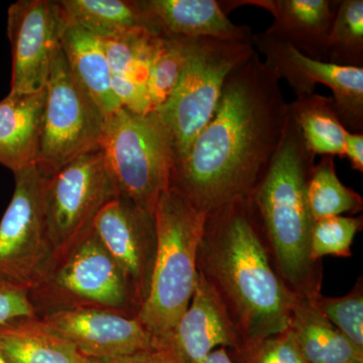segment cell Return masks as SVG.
Segmentation results:
<instances>
[{
  "instance_id": "cell-6",
  "label": "cell",
  "mask_w": 363,
  "mask_h": 363,
  "mask_svg": "<svg viewBox=\"0 0 363 363\" xmlns=\"http://www.w3.org/2000/svg\"><path fill=\"white\" fill-rule=\"evenodd\" d=\"M98 145L119 196L155 216L175 167L171 136L159 116L121 107L105 118Z\"/></svg>"
},
{
  "instance_id": "cell-3",
  "label": "cell",
  "mask_w": 363,
  "mask_h": 363,
  "mask_svg": "<svg viewBox=\"0 0 363 363\" xmlns=\"http://www.w3.org/2000/svg\"><path fill=\"white\" fill-rule=\"evenodd\" d=\"M314 159L288 106L283 138L252 197L279 276L294 295L308 300L321 295L322 281L310 247L315 221L307 188Z\"/></svg>"
},
{
  "instance_id": "cell-32",
  "label": "cell",
  "mask_w": 363,
  "mask_h": 363,
  "mask_svg": "<svg viewBox=\"0 0 363 363\" xmlns=\"http://www.w3.org/2000/svg\"><path fill=\"white\" fill-rule=\"evenodd\" d=\"M355 171L363 173V133L348 131L344 142V156Z\"/></svg>"
},
{
  "instance_id": "cell-35",
  "label": "cell",
  "mask_w": 363,
  "mask_h": 363,
  "mask_svg": "<svg viewBox=\"0 0 363 363\" xmlns=\"http://www.w3.org/2000/svg\"><path fill=\"white\" fill-rule=\"evenodd\" d=\"M0 363H11L7 362L6 358L4 357V355L1 354V352H0Z\"/></svg>"
},
{
  "instance_id": "cell-7",
  "label": "cell",
  "mask_w": 363,
  "mask_h": 363,
  "mask_svg": "<svg viewBox=\"0 0 363 363\" xmlns=\"http://www.w3.org/2000/svg\"><path fill=\"white\" fill-rule=\"evenodd\" d=\"M255 52L252 44L193 39L187 65L166 102L155 111L168 130L175 167L213 116L227 76Z\"/></svg>"
},
{
  "instance_id": "cell-2",
  "label": "cell",
  "mask_w": 363,
  "mask_h": 363,
  "mask_svg": "<svg viewBox=\"0 0 363 363\" xmlns=\"http://www.w3.org/2000/svg\"><path fill=\"white\" fill-rule=\"evenodd\" d=\"M252 199L207 216L198 250V272L212 286L238 338L240 354L290 328L297 296L272 264Z\"/></svg>"
},
{
  "instance_id": "cell-24",
  "label": "cell",
  "mask_w": 363,
  "mask_h": 363,
  "mask_svg": "<svg viewBox=\"0 0 363 363\" xmlns=\"http://www.w3.org/2000/svg\"><path fill=\"white\" fill-rule=\"evenodd\" d=\"M289 107L306 145L315 156H344V142L348 130L339 118L332 97L314 93L296 98Z\"/></svg>"
},
{
  "instance_id": "cell-11",
  "label": "cell",
  "mask_w": 363,
  "mask_h": 363,
  "mask_svg": "<svg viewBox=\"0 0 363 363\" xmlns=\"http://www.w3.org/2000/svg\"><path fill=\"white\" fill-rule=\"evenodd\" d=\"M252 45L296 98L314 94L317 84L328 87L344 128L363 133V68L317 61L264 33H253Z\"/></svg>"
},
{
  "instance_id": "cell-21",
  "label": "cell",
  "mask_w": 363,
  "mask_h": 363,
  "mask_svg": "<svg viewBox=\"0 0 363 363\" xmlns=\"http://www.w3.org/2000/svg\"><path fill=\"white\" fill-rule=\"evenodd\" d=\"M0 352L11 363H88L73 344L38 317L0 324Z\"/></svg>"
},
{
  "instance_id": "cell-20",
  "label": "cell",
  "mask_w": 363,
  "mask_h": 363,
  "mask_svg": "<svg viewBox=\"0 0 363 363\" xmlns=\"http://www.w3.org/2000/svg\"><path fill=\"white\" fill-rule=\"evenodd\" d=\"M72 75L105 118L121 108L112 90L104 40L78 26H65L60 40Z\"/></svg>"
},
{
  "instance_id": "cell-29",
  "label": "cell",
  "mask_w": 363,
  "mask_h": 363,
  "mask_svg": "<svg viewBox=\"0 0 363 363\" xmlns=\"http://www.w3.org/2000/svg\"><path fill=\"white\" fill-rule=\"evenodd\" d=\"M363 217L332 216L315 221L311 235V257L321 262L322 257H350L355 235L362 231Z\"/></svg>"
},
{
  "instance_id": "cell-22",
  "label": "cell",
  "mask_w": 363,
  "mask_h": 363,
  "mask_svg": "<svg viewBox=\"0 0 363 363\" xmlns=\"http://www.w3.org/2000/svg\"><path fill=\"white\" fill-rule=\"evenodd\" d=\"M290 329L308 363H350L363 357L362 351L322 316L308 298L297 297Z\"/></svg>"
},
{
  "instance_id": "cell-17",
  "label": "cell",
  "mask_w": 363,
  "mask_h": 363,
  "mask_svg": "<svg viewBox=\"0 0 363 363\" xmlns=\"http://www.w3.org/2000/svg\"><path fill=\"white\" fill-rule=\"evenodd\" d=\"M339 1L331 0H231L220 1L226 14L240 6L266 9L274 23L264 32L309 58L326 62V44Z\"/></svg>"
},
{
  "instance_id": "cell-1",
  "label": "cell",
  "mask_w": 363,
  "mask_h": 363,
  "mask_svg": "<svg viewBox=\"0 0 363 363\" xmlns=\"http://www.w3.org/2000/svg\"><path fill=\"white\" fill-rule=\"evenodd\" d=\"M278 74L255 51L227 76L213 116L173 169L169 187L209 216L252 199L285 130Z\"/></svg>"
},
{
  "instance_id": "cell-26",
  "label": "cell",
  "mask_w": 363,
  "mask_h": 363,
  "mask_svg": "<svg viewBox=\"0 0 363 363\" xmlns=\"http://www.w3.org/2000/svg\"><path fill=\"white\" fill-rule=\"evenodd\" d=\"M326 62L363 68V1H339L326 44Z\"/></svg>"
},
{
  "instance_id": "cell-19",
  "label": "cell",
  "mask_w": 363,
  "mask_h": 363,
  "mask_svg": "<svg viewBox=\"0 0 363 363\" xmlns=\"http://www.w3.org/2000/svg\"><path fill=\"white\" fill-rule=\"evenodd\" d=\"M45 104V88L0 101V164L13 174L39 162Z\"/></svg>"
},
{
  "instance_id": "cell-27",
  "label": "cell",
  "mask_w": 363,
  "mask_h": 363,
  "mask_svg": "<svg viewBox=\"0 0 363 363\" xmlns=\"http://www.w3.org/2000/svg\"><path fill=\"white\" fill-rule=\"evenodd\" d=\"M192 40L160 38L147 76L150 111L161 107L175 89L187 65Z\"/></svg>"
},
{
  "instance_id": "cell-33",
  "label": "cell",
  "mask_w": 363,
  "mask_h": 363,
  "mask_svg": "<svg viewBox=\"0 0 363 363\" xmlns=\"http://www.w3.org/2000/svg\"><path fill=\"white\" fill-rule=\"evenodd\" d=\"M88 363H156L149 352L135 353V354L123 355L102 359H88Z\"/></svg>"
},
{
  "instance_id": "cell-14",
  "label": "cell",
  "mask_w": 363,
  "mask_h": 363,
  "mask_svg": "<svg viewBox=\"0 0 363 363\" xmlns=\"http://www.w3.org/2000/svg\"><path fill=\"white\" fill-rule=\"evenodd\" d=\"M92 229L130 279L142 307L156 259L155 216L118 196L99 212Z\"/></svg>"
},
{
  "instance_id": "cell-18",
  "label": "cell",
  "mask_w": 363,
  "mask_h": 363,
  "mask_svg": "<svg viewBox=\"0 0 363 363\" xmlns=\"http://www.w3.org/2000/svg\"><path fill=\"white\" fill-rule=\"evenodd\" d=\"M159 35L150 30L104 40L111 85L121 107L138 114L150 112L147 82Z\"/></svg>"
},
{
  "instance_id": "cell-30",
  "label": "cell",
  "mask_w": 363,
  "mask_h": 363,
  "mask_svg": "<svg viewBox=\"0 0 363 363\" xmlns=\"http://www.w3.org/2000/svg\"><path fill=\"white\" fill-rule=\"evenodd\" d=\"M229 355L234 363H308L290 328L264 339L252 350Z\"/></svg>"
},
{
  "instance_id": "cell-16",
  "label": "cell",
  "mask_w": 363,
  "mask_h": 363,
  "mask_svg": "<svg viewBox=\"0 0 363 363\" xmlns=\"http://www.w3.org/2000/svg\"><path fill=\"white\" fill-rule=\"evenodd\" d=\"M150 30L164 38H211L252 45L248 26L235 25L218 0H138Z\"/></svg>"
},
{
  "instance_id": "cell-13",
  "label": "cell",
  "mask_w": 363,
  "mask_h": 363,
  "mask_svg": "<svg viewBox=\"0 0 363 363\" xmlns=\"http://www.w3.org/2000/svg\"><path fill=\"white\" fill-rule=\"evenodd\" d=\"M238 350V338L212 286L200 272L192 300L173 330L152 341L156 363H204L217 348Z\"/></svg>"
},
{
  "instance_id": "cell-15",
  "label": "cell",
  "mask_w": 363,
  "mask_h": 363,
  "mask_svg": "<svg viewBox=\"0 0 363 363\" xmlns=\"http://www.w3.org/2000/svg\"><path fill=\"white\" fill-rule=\"evenodd\" d=\"M88 359L149 352L152 337L138 318L107 309L65 310L40 318Z\"/></svg>"
},
{
  "instance_id": "cell-8",
  "label": "cell",
  "mask_w": 363,
  "mask_h": 363,
  "mask_svg": "<svg viewBox=\"0 0 363 363\" xmlns=\"http://www.w3.org/2000/svg\"><path fill=\"white\" fill-rule=\"evenodd\" d=\"M118 196L99 145L44 177L43 202L55 257L89 233L99 212Z\"/></svg>"
},
{
  "instance_id": "cell-10",
  "label": "cell",
  "mask_w": 363,
  "mask_h": 363,
  "mask_svg": "<svg viewBox=\"0 0 363 363\" xmlns=\"http://www.w3.org/2000/svg\"><path fill=\"white\" fill-rule=\"evenodd\" d=\"M105 117L72 75L60 45L45 86L38 168L44 177L97 147Z\"/></svg>"
},
{
  "instance_id": "cell-31",
  "label": "cell",
  "mask_w": 363,
  "mask_h": 363,
  "mask_svg": "<svg viewBox=\"0 0 363 363\" xmlns=\"http://www.w3.org/2000/svg\"><path fill=\"white\" fill-rule=\"evenodd\" d=\"M37 317L26 286L0 281V324Z\"/></svg>"
},
{
  "instance_id": "cell-28",
  "label": "cell",
  "mask_w": 363,
  "mask_h": 363,
  "mask_svg": "<svg viewBox=\"0 0 363 363\" xmlns=\"http://www.w3.org/2000/svg\"><path fill=\"white\" fill-rule=\"evenodd\" d=\"M318 312L363 352V285L358 279L347 295L339 298L319 297L311 300Z\"/></svg>"
},
{
  "instance_id": "cell-4",
  "label": "cell",
  "mask_w": 363,
  "mask_h": 363,
  "mask_svg": "<svg viewBox=\"0 0 363 363\" xmlns=\"http://www.w3.org/2000/svg\"><path fill=\"white\" fill-rule=\"evenodd\" d=\"M206 218V215L171 187L157 203L156 259L149 293L136 317L152 341L173 330L190 305Z\"/></svg>"
},
{
  "instance_id": "cell-36",
  "label": "cell",
  "mask_w": 363,
  "mask_h": 363,
  "mask_svg": "<svg viewBox=\"0 0 363 363\" xmlns=\"http://www.w3.org/2000/svg\"><path fill=\"white\" fill-rule=\"evenodd\" d=\"M350 363H363V357L357 358V359L352 360Z\"/></svg>"
},
{
  "instance_id": "cell-9",
  "label": "cell",
  "mask_w": 363,
  "mask_h": 363,
  "mask_svg": "<svg viewBox=\"0 0 363 363\" xmlns=\"http://www.w3.org/2000/svg\"><path fill=\"white\" fill-rule=\"evenodd\" d=\"M13 198L0 220V281L32 289L55 259L38 164L14 173Z\"/></svg>"
},
{
  "instance_id": "cell-25",
  "label": "cell",
  "mask_w": 363,
  "mask_h": 363,
  "mask_svg": "<svg viewBox=\"0 0 363 363\" xmlns=\"http://www.w3.org/2000/svg\"><path fill=\"white\" fill-rule=\"evenodd\" d=\"M307 197L314 221L346 213L357 214L363 209L362 196L340 181L332 156L322 157L313 166Z\"/></svg>"
},
{
  "instance_id": "cell-12",
  "label": "cell",
  "mask_w": 363,
  "mask_h": 363,
  "mask_svg": "<svg viewBox=\"0 0 363 363\" xmlns=\"http://www.w3.org/2000/svg\"><path fill=\"white\" fill-rule=\"evenodd\" d=\"M65 23L56 1L18 0L7 13L11 47V94L40 92L47 86Z\"/></svg>"
},
{
  "instance_id": "cell-5",
  "label": "cell",
  "mask_w": 363,
  "mask_h": 363,
  "mask_svg": "<svg viewBox=\"0 0 363 363\" xmlns=\"http://www.w3.org/2000/svg\"><path fill=\"white\" fill-rule=\"evenodd\" d=\"M38 318L65 310L93 308L138 317L140 302L130 279L93 229L57 255L30 290Z\"/></svg>"
},
{
  "instance_id": "cell-34",
  "label": "cell",
  "mask_w": 363,
  "mask_h": 363,
  "mask_svg": "<svg viewBox=\"0 0 363 363\" xmlns=\"http://www.w3.org/2000/svg\"><path fill=\"white\" fill-rule=\"evenodd\" d=\"M204 363H234L226 348L220 347L210 353Z\"/></svg>"
},
{
  "instance_id": "cell-23",
  "label": "cell",
  "mask_w": 363,
  "mask_h": 363,
  "mask_svg": "<svg viewBox=\"0 0 363 363\" xmlns=\"http://www.w3.org/2000/svg\"><path fill=\"white\" fill-rule=\"evenodd\" d=\"M56 4L65 26H81L101 39L138 30L152 32L138 0H61Z\"/></svg>"
}]
</instances>
